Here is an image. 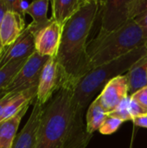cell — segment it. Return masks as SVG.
<instances>
[{
  "label": "cell",
  "instance_id": "6da1fadb",
  "mask_svg": "<svg viewBox=\"0 0 147 148\" xmlns=\"http://www.w3.org/2000/svg\"><path fill=\"white\" fill-rule=\"evenodd\" d=\"M76 86L62 82L44 106L34 148H87L93 134L87 130L84 110L73 101Z\"/></svg>",
  "mask_w": 147,
  "mask_h": 148
},
{
  "label": "cell",
  "instance_id": "7a4b0ae2",
  "mask_svg": "<svg viewBox=\"0 0 147 148\" xmlns=\"http://www.w3.org/2000/svg\"><path fill=\"white\" fill-rule=\"evenodd\" d=\"M101 3L87 0L84 5L65 23L55 59L61 69L62 82L77 86L89 71L87 52L88 38L100 13Z\"/></svg>",
  "mask_w": 147,
  "mask_h": 148
},
{
  "label": "cell",
  "instance_id": "3957f363",
  "mask_svg": "<svg viewBox=\"0 0 147 148\" xmlns=\"http://www.w3.org/2000/svg\"><path fill=\"white\" fill-rule=\"evenodd\" d=\"M146 40L147 33L134 20L114 31L99 32L87 48L90 70L145 46Z\"/></svg>",
  "mask_w": 147,
  "mask_h": 148
},
{
  "label": "cell",
  "instance_id": "277c9868",
  "mask_svg": "<svg viewBox=\"0 0 147 148\" xmlns=\"http://www.w3.org/2000/svg\"><path fill=\"white\" fill-rule=\"evenodd\" d=\"M147 54L146 46L90 70L78 82L74 91V103L85 110L87 106L98 92H101L106 84L112 79L125 75L139 60Z\"/></svg>",
  "mask_w": 147,
  "mask_h": 148
},
{
  "label": "cell",
  "instance_id": "5b68a950",
  "mask_svg": "<svg viewBox=\"0 0 147 148\" xmlns=\"http://www.w3.org/2000/svg\"><path fill=\"white\" fill-rule=\"evenodd\" d=\"M100 32L114 31L147 11V0L100 1Z\"/></svg>",
  "mask_w": 147,
  "mask_h": 148
},
{
  "label": "cell",
  "instance_id": "8992f818",
  "mask_svg": "<svg viewBox=\"0 0 147 148\" xmlns=\"http://www.w3.org/2000/svg\"><path fill=\"white\" fill-rule=\"evenodd\" d=\"M49 58V56H41L36 51L3 89L4 94L19 93L37 87L42 70Z\"/></svg>",
  "mask_w": 147,
  "mask_h": 148
},
{
  "label": "cell",
  "instance_id": "52a82bcc",
  "mask_svg": "<svg viewBox=\"0 0 147 148\" xmlns=\"http://www.w3.org/2000/svg\"><path fill=\"white\" fill-rule=\"evenodd\" d=\"M62 84V75L55 57H49L45 63L37 86L36 100L45 106Z\"/></svg>",
  "mask_w": 147,
  "mask_h": 148
},
{
  "label": "cell",
  "instance_id": "ba28073f",
  "mask_svg": "<svg viewBox=\"0 0 147 148\" xmlns=\"http://www.w3.org/2000/svg\"><path fill=\"white\" fill-rule=\"evenodd\" d=\"M126 75L117 76L109 81L95 100L108 114L116 110L129 96Z\"/></svg>",
  "mask_w": 147,
  "mask_h": 148
},
{
  "label": "cell",
  "instance_id": "9c48e42d",
  "mask_svg": "<svg viewBox=\"0 0 147 148\" xmlns=\"http://www.w3.org/2000/svg\"><path fill=\"white\" fill-rule=\"evenodd\" d=\"M43 110L44 106L41 105L36 100H35L31 114L23 129L17 134L11 148L35 147Z\"/></svg>",
  "mask_w": 147,
  "mask_h": 148
},
{
  "label": "cell",
  "instance_id": "30bf717a",
  "mask_svg": "<svg viewBox=\"0 0 147 148\" xmlns=\"http://www.w3.org/2000/svg\"><path fill=\"white\" fill-rule=\"evenodd\" d=\"M63 27L52 19V22L35 36L36 51L43 56L55 57L61 43Z\"/></svg>",
  "mask_w": 147,
  "mask_h": 148
},
{
  "label": "cell",
  "instance_id": "8fae6325",
  "mask_svg": "<svg viewBox=\"0 0 147 148\" xmlns=\"http://www.w3.org/2000/svg\"><path fill=\"white\" fill-rule=\"evenodd\" d=\"M35 52V36L25 29L14 43L3 49L0 58V68L15 61L28 59Z\"/></svg>",
  "mask_w": 147,
  "mask_h": 148
},
{
  "label": "cell",
  "instance_id": "7c38bea8",
  "mask_svg": "<svg viewBox=\"0 0 147 148\" xmlns=\"http://www.w3.org/2000/svg\"><path fill=\"white\" fill-rule=\"evenodd\" d=\"M25 29V17L8 10L0 27V49L14 43Z\"/></svg>",
  "mask_w": 147,
  "mask_h": 148
},
{
  "label": "cell",
  "instance_id": "4fadbf2b",
  "mask_svg": "<svg viewBox=\"0 0 147 148\" xmlns=\"http://www.w3.org/2000/svg\"><path fill=\"white\" fill-rule=\"evenodd\" d=\"M49 4V0L33 1L27 11V14L32 17V22L26 26V29L34 36L52 22V18H49L47 16Z\"/></svg>",
  "mask_w": 147,
  "mask_h": 148
},
{
  "label": "cell",
  "instance_id": "5bb4252c",
  "mask_svg": "<svg viewBox=\"0 0 147 148\" xmlns=\"http://www.w3.org/2000/svg\"><path fill=\"white\" fill-rule=\"evenodd\" d=\"M87 0H52L51 18L62 27L84 5Z\"/></svg>",
  "mask_w": 147,
  "mask_h": 148
},
{
  "label": "cell",
  "instance_id": "9a60e30c",
  "mask_svg": "<svg viewBox=\"0 0 147 148\" xmlns=\"http://www.w3.org/2000/svg\"><path fill=\"white\" fill-rule=\"evenodd\" d=\"M27 105L16 114L0 125V148H11L17 135V130L22 119L27 113L29 106Z\"/></svg>",
  "mask_w": 147,
  "mask_h": 148
},
{
  "label": "cell",
  "instance_id": "2e32d148",
  "mask_svg": "<svg viewBox=\"0 0 147 148\" xmlns=\"http://www.w3.org/2000/svg\"><path fill=\"white\" fill-rule=\"evenodd\" d=\"M128 92L132 95L147 86V54L139 60L126 74Z\"/></svg>",
  "mask_w": 147,
  "mask_h": 148
},
{
  "label": "cell",
  "instance_id": "e0dca14e",
  "mask_svg": "<svg viewBox=\"0 0 147 148\" xmlns=\"http://www.w3.org/2000/svg\"><path fill=\"white\" fill-rule=\"evenodd\" d=\"M107 117V114L101 106L94 99L88 106L86 113V127L89 134H93L95 131H99L100 127Z\"/></svg>",
  "mask_w": 147,
  "mask_h": 148
},
{
  "label": "cell",
  "instance_id": "ac0fdd59",
  "mask_svg": "<svg viewBox=\"0 0 147 148\" xmlns=\"http://www.w3.org/2000/svg\"><path fill=\"white\" fill-rule=\"evenodd\" d=\"M28 59L15 61L3 68H0V92L3 91V89L10 84V82L12 81V79L15 77V75L21 69Z\"/></svg>",
  "mask_w": 147,
  "mask_h": 148
},
{
  "label": "cell",
  "instance_id": "d6986e66",
  "mask_svg": "<svg viewBox=\"0 0 147 148\" xmlns=\"http://www.w3.org/2000/svg\"><path fill=\"white\" fill-rule=\"evenodd\" d=\"M123 122L124 121L122 120H120V119L107 115L105 121L103 122V124L100 127L99 132L101 134H104V135L113 134L120 127V126L122 125Z\"/></svg>",
  "mask_w": 147,
  "mask_h": 148
},
{
  "label": "cell",
  "instance_id": "ffe728a7",
  "mask_svg": "<svg viewBox=\"0 0 147 148\" xmlns=\"http://www.w3.org/2000/svg\"><path fill=\"white\" fill-rule=\"evenodd\" d=\"M32 2L22 1V0H6L7 7L9 10H12L23 17L27 14V11Z\"/></svg>",
  "mask_w": 147,
  "mask_h": 148
},
{
  "label": "cell",
  "instance_id": "44dd1931",
  "mask_svg": "<svg viewBox=\"0 0 147 148\" xmlns=\"http://www.w3.org/2000/svg\"><path fill=\"white\" fill-rule=\"evenodd\" d=\"M128 101H129V97L113 112L108 114L107 115L109 116H113V117H116L118 119L122 120L124 122L127 121H133V117L128 110Z\"/></svg>",
  "mask_w": 147,
  "mask_h": 148
},
{
  "label": "cell",
  "instance_id": "7402d4cb",
  "mask_svg": "<svg viewBox=\"0 0 147 148\" xmlns=\"http://www.w3.org/2000/svg\"><path fill=\"white\" fill-rule=\"evenodd\" d=\"M128 110L133 117V120L136 117L147 114L146 110L143 108L138 102L133 100L130 96H129V101H128Z\"/></svg>",
  "mask_w": 147,
  "mask_h": 148
},
{
  "label": "cell",
  "instance_id": "603a6c76",
  "mask_svg": "<svg viewBox=\"0 0 147 148\" xmlns=\"http://www.w3.org/2000/svg\"><path fill=\"white\" fill-rule=\"evenodd\" d=\"M130 97L147 111V86L130 95Z\"/></svg>",
  "mask_w": 147,
  "mask_h": 148
},
{
  "label": "cell",
  "instance_id": "cb8c5ba5",
  "mask_svg": "<svg viewBox=\"0 0 147 148\" xmlns=\"http://www.w3.org/2000/svg\"><path fill=\"white\" fill-rule=\"evenodd\" d=\"M16 93H7L5 94L1 99H0V118L2 116V114L3 112V109L4 108L6 107L7 103L10 101V100L13 97V95H15Z\"/></svg>",
  "mask_w": 147,
  "mask_h": 148
},
{
  "label": "cell",
  "instance_id": "d4e9b609",
  "mask_svg": "<svg viewBox=\"0 0 147 148\" xmlns=\"http://www.w3.org/2000/svg\"><path fill=\"white\" fill-rule=\"evenodd\" d=\"M134 21L147 33V11L146 13L140 15L139 16L136 17Z\"/></svg>",
  "mask_w": 147,
  "mask_h": 148
},
{
  "label": "cell",
  "instance_id": "484cf974",
  "mask_svg": "<svg viewBox=\"0 0 147 148\" xmlns=\"http://www.w3.org/2000/svg\"><path fill=\"white\" fill-rule=\"evenodd\" d=\"M133 122L139 127H144V128H147V114L146 115H142V116H139L136 117L133 120Z\"/></svg>",
  "mask_w": 147,
  "mask_h": 148
},
{
  "label": "cell",
  "instance_id": "4316f807",
  "mask_svg": "<svg viewBox=\"0 0 147 148\" xmlns=\"http://www.w3.org/2000/svg\"><path fill=\"white\" fill-rule=\"evenodd\" d=\"M7 10H8V7H7L6 0H0V27Z\"/></svg>",
  "mask_w": 147,
  "mask_h": 148
},
{
  "label": "cell",
  "instance_id": "83f0119b",
  "mask_svg": "<svg viewBox=\"0 0 147 148\" xmlns=\"http://www.w3.org/2000/svg\"><path fill=\"white\" fill-rule=\"evenodd\" d=\"M2 52H3V49H0V58L2 56Z\"/></svg>",
  "mask_w": 147,
  "mask_h": 148
},
{
  "label": "cell",
  "instance_id": "f1b7e54d",
  "mask_svg": "<svg viewBox=\"0 0 147 148\" xmlns=\"http://www.w3.org/2000/svg\"><path fill=\"white\" fill-rule=\"evenodd\" d=\"M145 46H146V48L147 49V40H146V44H145Z\"/></svg>",
  "mask_w": 147,
  "mask_h": 148
}]
</instances>
